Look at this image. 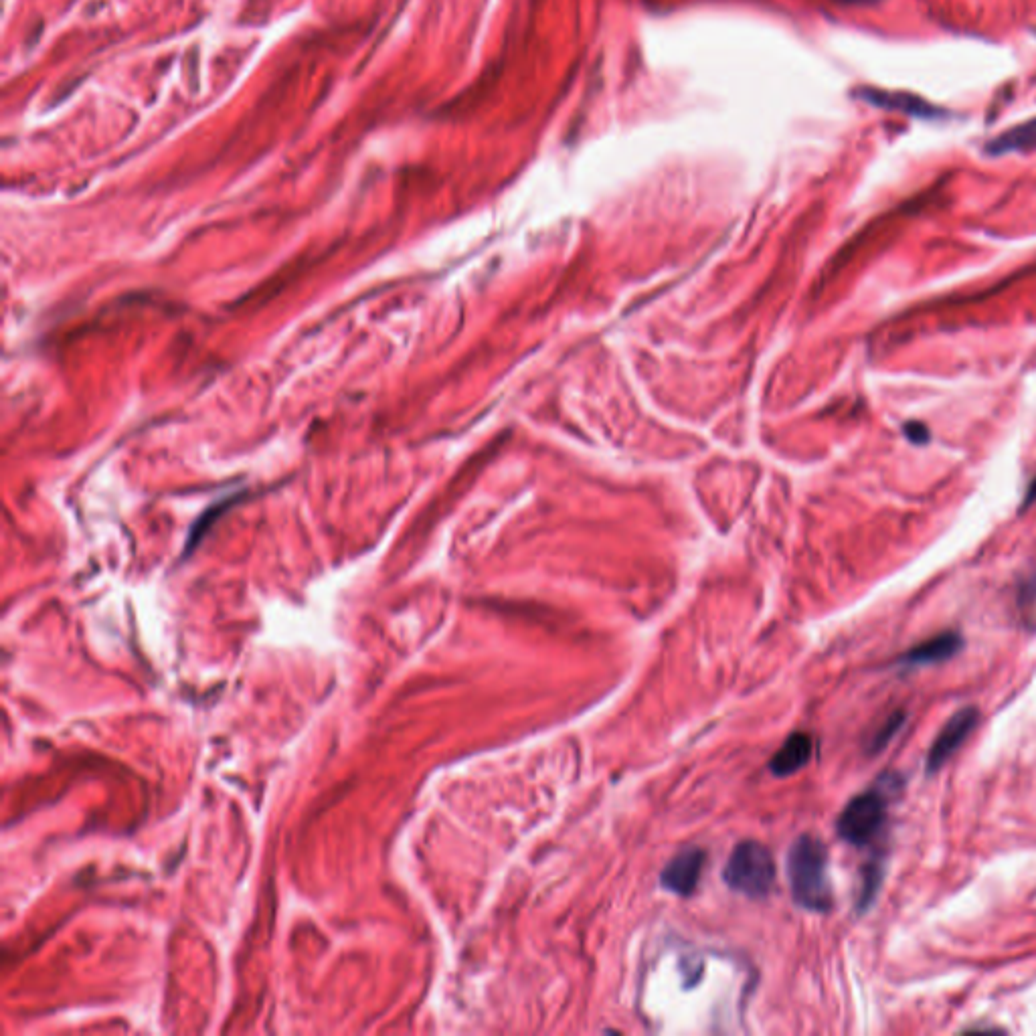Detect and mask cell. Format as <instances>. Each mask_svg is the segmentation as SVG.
Segmentation results:
<instances>
[{"label":"cell","instance_id":"cell-14","mask_svg":"<svg viewBox=\"0 0 1036 1036\" xmlns=\"http://www.w3.org/2000/svg\"><path fill=\"white\" fill-rule=\"evenodd\" d=\"M1032 504H1036V476L1032 478V482H1030V484H1028V488H1026V494H1024L1022 506H1020V508H1022V512H1024V510H1028Z\"/></svg>","mask_w":1036,"mask_h":1036},{"label":"cell","instance_id":"cell-2","mask_svg":"<svg viewBox=\"0 0 1036 1036\" xmlns=\"http://www.w3.org/2000/svg\"><path fill=\"white\" fill-rule=\"evenodd\" d=\"M723 879L733 891L749 899L767 897L775 881V862L771 852L753 840L737 844L727 860Z\"/></svg>","mask_w":1036,"mask_h":1036},{"label":"cell","instance_id":"cell-7","mask_svg":"<svg viewBox=\"0 0 1036 1036\" xmlns=\"http://www.w3.org/2000/svg\"><path fill=\"white\" fill-rule=\"evenodd\" d=\"M814 753V741L808 733H792L786 743L780 747L771 761L769 771L777 777H788L806 767Z\"/></svg>","mask_w":1036,"mask_h":1036},{"label":"cell","instance_id":"cell-1","mask_svg":"<svg viewBox=\"0 0 1036 1036\" xmlns=\"http://www.w3.org/2000/svg\"><path fill=\"white\" fill-rule=\"evenodd\" d=\"M788 879L794 901L812 913H828L834 905L828 877V850L816 836L796 838L788 852Z\"/></svg>","mask_w":1036,"mask_h":1036},{"label":"cell","instance_id":"cell-6","mask_svg":"<svg viewBox=\"0 0 1036 1036\" xmlns=\"http://www.w3.org/2000/svg\"><path fill=\"white\" fill-rule=\"evenodd\" d=\"M964 644L966 642L958 632H941V634L913 646L911 650H907L899 658V664L905 668L941 664V662L952 660L956 654H960L964 650Z\"/></svg>","mask_w":1036,"mask_h":1036},{"label":"cell","instance_id":"cell-5","mask_svg":"<svg viewBox=\"0 0 1036 1036\" xmlns=\"http://www.w3.org/2000/svg\"><path fill=\"white\" fill-rule=\"evenodd\" d=\"M705 865V852L701 848H686L676 854L662 871L660 885L680 897L693 895Z\"/></svg>","mask_w":1036,"mask_h":1036},{"label":"cell","instance_id":"cell-13","mask_svg":"<svg viewBox=\"0 0 1036 1036\" xmlns=\"http://www.w3.org/2000/svg\"><path fill=\"white\" fill-rule=\"evenodd\" d=\"M903 436L913 446H927L931 442V431L923 421H907L903 425Z\"/></svg>","mask_w":1036,"mask_h":1036},{"label":"cell","instance_id":"cell-9","mask_svg":"<svg viewBox=\"0 0 1036 1036\" xmlns=\"http://www.w3.org/2000/svg\"><path fill=\"white\" fill-rule=\"evenodd\" d=\"M1036 150V118L1006 130L986 144V152L992 156H1004L1012 152Z\"/></svg>","mask_w":1036,"mask_h":1036},{"label":"cell","instance_id":"cell-4","mask_svg":"<svg viewBox=\"0 0 1036 1036\" xmlns=\"http://www.w3.org/2000/svg\"><path fill=\"white\" fill-rule=\"evenodd\" d=\"M978 723H980L978 707H964L949 717V721L943 725V729L935 737L933 745L929 747V753L925 759L927 775H933L935 771H939L949 759H952V755L956 751H960V747L974 733Z\"/></svg>","mask_w":1036,"mask_h":1036},{"label":"cell","instance_id":"cell-11","mask_svg":"<svg viewBox=\"0 0 1036 1036\" xmlns=\"http://www.w3.org/2000/svg\"><path fill=\"white\" fill-rule=\"evenodd\" d=\"M1016 606L1022 624L1028 630H1036V569L1020 579L1016 591Z\"/></svg>","mask_w":1036,"mask_h":1036},{"label":"cell","instance_id":"cell-8","mask_svg":"<svg viewBox=\"0 0 1036 1036\" xmlns=\"http://www.w3.org/2000/svg\"><path fill=\"white\" fill-rule=\"evenodd\" d=\"M862 94V100H867L871 104H877L881 108H887V110H899V112H905L909 116H919V118H937L941 116V112L927 104L925 100H919L917 96H907V94H887V92H877V90H865L860 92Z\"/></svg>","mask_w":1036,"mask_h":1036},{"label":"cell","instance_id":"cell-3","mask_svg":"<svg viewBox=\"0 0 1036 1036\" xmlns=\"http://www.w3.org/2000/svg\"><path fill=\"white\" fill-rule=\"evenodd\" d=\"M887 822V796L879 790H869L852 798L838 816V836L852 846H867L873 842Z\"/></svg>","mask_w":1036,"mask_h":1036},{"label":"cell","instance_id":"cell-12","mask_svg":"<svg viewBox=\"0 0 1036 1036\" xmlns=\"http://www.w3.org/2000/svg\"><path fill=\"white\" fill-rule=\"evenodd\" d=\"M905 721H907L905 711H895V713H891V715L885 719V723H883V725L873 733V737L869 739V743H867L869 753H871V755H877V753H881L883 749H887V745H891V741L897 737V733L901 731V727L905 725Z\"/></svg>","mask_w":1036,"mask_h":1036},{"label":"cell","instance_id":"cell-10","mask_svg":"<svg viewBox=\"0 0 1036 1036\" xmlns=\"http://www.w3.org/2000/svg\"><path fill=\"white\" fill-rule=\"evenodd\" d=\"M860 879L862 881H860V893H858V901H856V911H858V915H865L875 905L877 895L881 891V885L885 881V858L883 856H873V860L869 862V865L862 867V877Z\"/></svg>","mask_w":1036,"mask_h":1036}]
</instances>
